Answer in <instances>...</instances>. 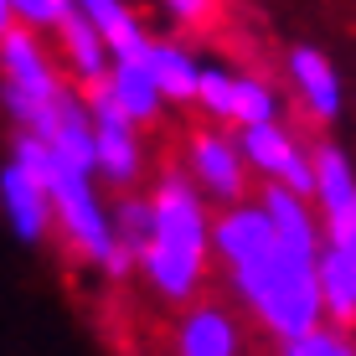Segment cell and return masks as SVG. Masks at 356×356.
Masks as SVG:
<instances>
[{
    "mask_svg": "<svg viewBox=\"0 0 356 356\" xmlns=\"http://www.w3.org/2000/svg\"><path fill=\"white\" fill-rule=\"evenodd\" d=\"M321 253L325 248H294L279 238L264 202L227 207L212 222V259L222 264L227 289L248 305L279 346L310 336L325 325V294H321Z\"/></svg>",
    "mask_w": 356,
    "mask_h": 356,
    "instance_id": "1",
    "label": "cell"
},
{
    "mask_svg": "<svg viewBox=\"0 0 356 356\" xmlns=\"http://www.w3.org/2000/svg\"><path fill=\"white\" fill-rule=\"evenodd\" d=\"M155 202V238L140 253V274L150 284L155 300L165 305H196L202 300V279L212 264V222L217 212H207V196L191 186L186 170H165L150 191Z\"/></svg>",
    "mask_w": 356,
    "mask_h": 356,
    "instance_id": "2",
    "label": "cell"
},
{
    "mask_svg": "<svg viewBox=\"0 0 356 356\" xmlns=\"http://www.w3.org/2000/svg\"><path fill=\"white\" fill-rule=\"evenodd\" d=\"M10 161L26 165L47 191H52V217H57V232L72 248V259L93 264V268H108V259L119 253V238H114V207L98 196V181L83 176V170L63 165L52 155V145H42L36 134H10Z\"/></svg>",
    "mask_w": 356,
    "mask_h": 356,
    "instance_id": "3",
    "label": "cell"
},
{
    "mask_svg": "<svg viewBox=\"0 0 356 356\" xmlns=\"http://www.w3.org/2000/svg\"><path fill=\"white\" fill-rule=\"evenodd\" d=\"M181 170L191 176V186L207 196V202H217L227 212V207H243L253 202L248 196V161H243L238 140H227L222 129H191L186 145H181Z\"/></svg>",
    "mask_w": 356,
    "mask_h": 356,
    "instance_id": "4",
    "label": "cell"
},
{
    "mask_svg": "<svg viewBox=\"0 0 356 356\" xmlns=\"http://www.w3.org/2000/svg\"><path fill=\"white\" fill-rule=\"evenodd\" d=\"M238 150H243L248 170L264 181V186H284V191L310 196V202H315V155H310V145H305L289 124L243 129Z\"/></svg>",
    "mask_w": 356,
    "mask_h": 356,
    "instance_id": "5",
    "label": "cell"
},
{
    "mask_svg": "<svg viewBox=\"0 0 356 356\" xmlns=\"http://www.w3.org/2000/svg\"><path fill=\"white\" fill-rule=\"evenodd\" d=\"M63 83V67L52 63L42 31L16 26L10 36H0V98H26V104H47L57 98Z\"/></svg>",
    "mask_w": 356,
    "mask_h": 356,
    "instance_id": "6",
    "label": "cell"
},
{
    "mask_svg": "<svg viewBox=\"0 0 356 356\" xmlns=\"http://www.w3.org/2000/svg\"><path fill=\"white\" fill-rule=\"evenodd\" d=\"M284 72H289V88H294L305 114H310L315 124H336L341 108H346V88H341V72L321 47L294 42L284 52Z\"/></svg>",
    "mask_w": 356,
    "mask_h": 356,
    "instance_id": "7",
    "label": "cell"
},
{
    "mask_svg": "<svg viewBox=\"0 0 356 356\" xmlns=\"http://www.w3.org/2000/svg\"><path fill=\"white\" fill-rule=\"evenodd\" d=\"M0 217H6V227L16 232L21 243H42L47 232H57L52 191H47L26 165H16L10 155L0 161Z\"/></svg>",
    "mask_w": 356,
    "mask_h": 356,
    "instance_id": "8",
    "label": "cell"
},
{
    "mask_svg": "<svg viewBox=\"0 0 356 356\" xmlns=\"http://www.w3.org/2000/svg\"><path fill=\"white\" fill-rule=\"evenodd\" d=\"M315 212L325 222V238H341L356 217V165L336 140H315Z\"/></svg>",
    "mask_w": 356,
    "mask_h": 356,
    "instance_id": "9",
    "label": "cell"
},
{
    "mask_svg": "<svg viewBox=\"0 0 356 356\" xmlns=\"http://www.w3.org/2000/svg\"><path fill=\"white\" fill-rule=\"evenodd\" d=\"M170 351L176 356H243V325L227 305L196 300L176 315L170 330Z\"/></svg>",
    "mask_w": 356,
    "mask_h": 356,
    "instance_id": "10",
    "label": "cell"
},
{
    "mask_svg": "<svg viewBox=\"0 0 356 356\" xmlns=\"http://www.w3.org/2000/svg\"><path fill=\"white\" fill-rule=\"evenodd\" d=\"M52 36H57V52H63V67L72 72V83H83V88L108 83V72H114V52H108V42L93 31V21L83 16L78 6L67 10V21Z\"/></svg>",
    "mask_w": 356,
    "mask_h": 356,
    "instance_id": "11",
    "label": "cell"
},
{
    "mask_svg": "<svg viewBox=\"0 0 356 356\" xmlns=\"http://www.w3.org/2000/svg\"><path fill=\"white\" fill-rule=\"evenodd\" d=\"M72 6H78L83 16L93 21V31L108 42L114 63H145V57H150L155 36L145 31V21L134 16L129 0H72Z\"/></svg>",
    "mask_w": 356,
    "mask_h": 356,
    "instance_id": "12",
    "label": "cell"
},
{
    "mask_svg": "<svg viewBox=\"0 0 356 356\" xmlns=\"http://www.w3.org/2000/svg\"><path fill=\"white\" fill-rule=\"evenodd\" d=\"M145 63H150V78H155V88H161L165 104H196V93H202V57H196L186 42L155 36Z\"/></svg>",
    "mask_w": 356,
    "mask_h": 356,
    "instance_id": "13",
    "label": "cell"
},
{
    "mask_svg": "<svg viewBox=\"0 0 356 356\" xmlns=\"http://www.w3.org/2000/svg\"><path fill=\"white\" fill-rule=\"evenodd\" d=\"M108 88H114L119 108L129 114L134 129H155V124H161L165 98H161V88H155V78H150V63H114Z\"/></svg>",
    "mask_w": 356,
    "mask_h": 356,
    "instance_id": "14",
    "label": "cell"
},
{
    "mask_svg": "<svg viewBox=\"0 0 356 356\" xmlns=\"http://www.w3.org/2000/svg\"><path fill=\"white\" fill-rule=\"evenodd\" d=\"M321 294H325V325L356 330V264L341 243H325L321 253Z\"/></svg>",
    "mask_w": 356,
    "mask_h": 356,
    "instance_id": "15",
    "label": "cell"
},
{
    "mask_svg": "<svg viewBox=\"0 0 356 356\" xmlns=\"http://www.w3.org/2000/svg\"><path fill=\"white\" fill-rule=\"evenodd\" d=\"M145 176V145L140 129H98V181H108L119 196L134 191Z\"/></svg>",
    "mask_w": 356,
    "mask_h": 356,
    "instance_id": "16",
    "label": "cell"
},
{
    "mask_svg": "<svg viewBox=\"0 0 356 356\" xmlns=\"http://www.w3.org/2000/svg\"><path fill=\"white\" fill-rule=\"evenodd\" d=\"M232 124L243 129H264L279 124V88L259 72H238V88H232Z\"/></svg>",
    "mask_w": 356,
    "mask_h": 356,
    "instance_id": "17",
    "label": "cell"
},
{
    "mask_svg": "<svg viewBox=\"0 0 356 356\" xmlns=\"http://www.w3.org/2000/svg\"><path fill=\"white\" fill-rule=\"evenodd\" d=\"M108 207H114V238H119V248H129V253L150 248V238H155V202H150V196L124 191V196H114Z\"/></svg>",
    "mask_w": 356,
    "mask_h": 356,
    "instance_id": "18",
    "label": "cell"
},
{
    "mask_svg": "<svg viewBox=\"0 0 356 356\" xmlns=\"http://www.w3.org/2000/svg\"><path fill=\"white\" fill-rule=\"evenodd\" d=\"M232 88H238V67L222 63H202V93H196V108L217 124H232Z\"/></svg>",
    "mask_w": 356,
    "mask_h": 356,
    "instance_id": "19",
    "label": "cell"
},
{
    "mask_svg": "<svg viewBox=\"0 0 356 356\" xmlns=\"http://www.w3.org/2000/svg\"><path fill=\"white\" fill-rule=\"evenodd\" d=\"M279 356H356V336L341 330V325H321V330H310V336L279 346Z\"/></svg>",
    "mask_w": 356,
    "mask_h": 356,
    "instance_id": "20",
    "label": "cell"
},
{
    "mask_svg": "<svg viewBox=\"0 0 356 356\" xmlns=\"http://www.w3.org/2000/svg\"><path fill=\"white\" fill-rule=\"evenodd\" d=\"M217 6H222V0H161L165 21H170V26H181V31L212 26V21H217Z\"/></svg>",
    "mask_w": 356,
    "mask_h": 356,
    "instance_id": "21",
    "label": "cell"
},
{
    "mask_svg": "<svg viewBox=\"0 0 356 356\" xmlns=\"http://www.w3.org/2000/svg\"><path fill=\"white\" fill-rule=\"evenodd\" d=\"M16 26H21V21H16V6H10V0H0V36H10Z\"/></svg>",
    "mask_w": 356,
    "mask_h": 356,
    "instance_id": "22",
    "label": "cell"
},
{
    "mask_svg": "<svg viewBox=\"0 0 356 356\" xmlns=\"http://www.w3.org/2000/svg\"><path fill=\"white\" fill-rule=\"evenodd\" d=\"M325 243H341V248H346V253H351V264H356V217H351V227H346V232H341V238H325Z\"/></svg>",
    "mask_w": 356,
    "mask_h": 356,
    "instance_id": "23",
    "label": "cell"
}]
</instances>
